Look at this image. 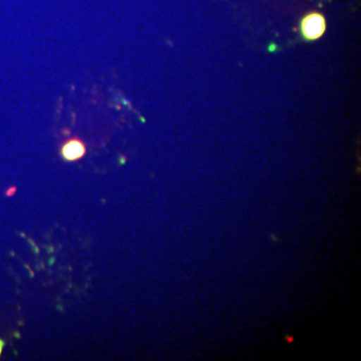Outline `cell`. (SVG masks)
<instances>
[{
	"label": "cell",
	"mask_w": 361,
	"mask_h": 361,
	"mask_svg": "<svg viewBox=\"0 0 361 361\" xmlns=\"http://www.w3.org/2000/svg\"><path fill=\"white\" fill-rule=\"evenodd\" d=\"M326 30V21L320 13H310L301 21V33L307 40H316L322 37Z\"/></svg>",
	"instance_id": "1"
},
{
	"label": "cell",
	"mask_w": 361,
	"mask_h": 361,
	"mask_svg": "<svg viewBox=\"0 0 361 361\" xmlns=\"http://www.w3.org/2000/svg\"><path fill=\"white\" fill-rule=\"evenodd\" d=\"M87 153V148L84 142L78 139L68 140L61 147V157L68 161H75L80 160Z\"/></svg>",
	"instance_id": "2"
},
{
	"label": "cell",
	"mask_w": 361,
	"mask_h": 361,
	"mask_svg": "<svg viewBox=\"0 0 361 361\" xmlns=\"http://www.w3.org/2000/svg\"><path fill=\"white\" fill-rule=\"evenodd\" d=\"M4 342L2 341L1 339H0V355H1L2 349H4Z\"/></svg>",
	"instance_id": "3"
},
{
	"label": "cell",
	"mask_w": 361,
	"mask_h": 361,
	"mask_svg": "<svg viewBox=\"0 0 361 361\" xmlns=\"http://www.w3.org/2000/svg\"><path fill=\"white\" fill-rule=\"evenodd\" d=\"M276 49V45L275 44H271L269 47V51H273L274 49Z\"/></svg>",
	"instance_id": "4"
}]
</instances>
